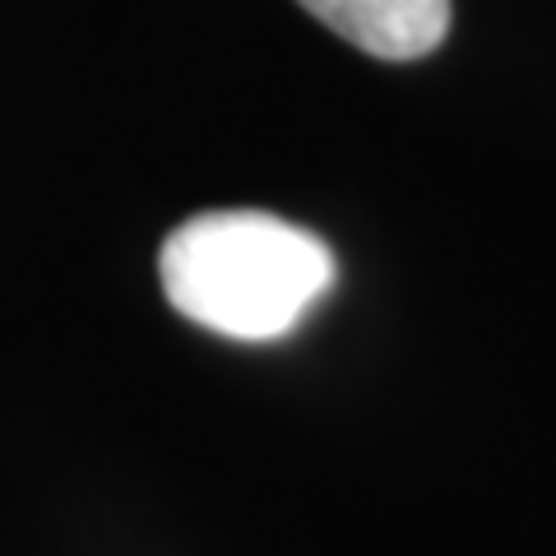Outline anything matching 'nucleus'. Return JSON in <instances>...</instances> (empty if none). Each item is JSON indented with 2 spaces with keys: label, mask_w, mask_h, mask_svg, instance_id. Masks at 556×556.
<instances>
[{
  "label": "nucleus",
  "mask_w": 556,
  "mask_h": 556,
  "mask_svg": "<svg viewBox=\"0 0 556 556\" xmlns=\"http://www.w3.org/2000/svg\"><path fill=\"white\" fill-rule=\"evenodd\" d=\"M167 302L214 334L265 343L292 334L334 288V251L298 223L260 208H214L163 241Z\"/></svg>",
  "instance_id": "nucleus-1"
},
{
  "label": "nucleus",
  "mask_w": 556,
  "mask_h": 556,
  "mask_svg": "<svg viewBox=\"0 0 556 556\" xmlns=\"http://www.w3.org/2000/svg\"><path fill=\"white\" fill-rule=\"evenodd\" d=\"M343 42L380 61H417L450 28V0H298Z\"/></svg>",
  "instance_id": "nucleus-2"
}]
</instances>
